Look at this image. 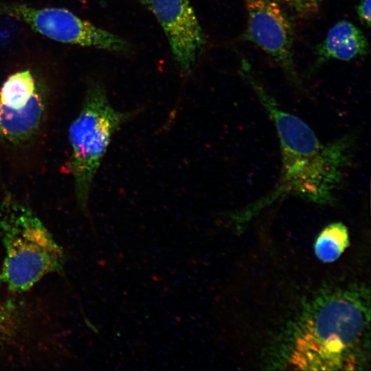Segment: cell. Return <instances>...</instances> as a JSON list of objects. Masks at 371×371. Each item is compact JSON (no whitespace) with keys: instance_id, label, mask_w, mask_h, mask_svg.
<instances>
[{"instance_id":"6","label":"cell","mask_w":371,"mask_h":371,"mask_svg":"<svg viewBox=\"0 0 371 371\" xmlns=\"http://www.w3.org/2000/svg\"><path fill=\"white\" fill-rule=\"evenodd\" d=\"M0 14L21 21L52 40L110 52H124L127 43L61 8H34L16 3H0Z\"/></svg>"},{"instance_id":"4","label":"cell","mask_w":371,"mask_h":371,"mask_svg":"<svg viewBox=\"0 0 371 371\" xmlns=\"http://www.w3.org/2000/svg\"><path fill=\"white\" fill-rule=\"evenodd\" d=\"M0 232L5 249L1 282L16 293L57 271L63 253L35 212L12 192L0 195Z\"/></svg>"},{"instance_id":"12","label":"cell","mask_w":371,"mask_h":371,"mask_svg":"<svg viewBox=\"0 0 371 371\" xmlns=\"http://www.w3.org/2000/svg\"><path fill=\"white\" fill-rule=\"evenodd\" d=\"M370 0H359L356 11L360 21L367 27L370 26Z\"/></svg>"},{"instance_id":"8","label":"cell","mask_w":371,"mask_h":371,"mask_svg":"<svg viewBox=\"0 0 371 371\" xmlns=\"http://www.w3.org/2000/svg\"><path fill=\"white\" fill-rule=\"evenodd\" d=\"M161 25L173 58L183 74L191 71L205 38L189 0H142Z\"/></svg>"},{"instance_id":"13","label":"cell","mask_w":371,"mask_h":371,"mask_svg":"<svg viewBox=\"0 0 371 371\" xmlns=\"http://www.w3.org/2000/svg\"><path fill=\"white\" fill-rule=\"evenodd\" d=\"M1 315H0V326H1Z\"/></svg>"},{"instance_id":"3","label":"cell","mask_w":371,"mask_h":371,"mask_svg":"<svg viewBox=\"0 0 371 371\" xmlns=\"http://www.w3.org/2000/svg\"><path fill=\"white\" fill-rule=\"evenodd\" d=\"M58 109L54 89L30 69L14 72L3 82L0 160L14 175L29 177L45 170Z\"/></svg>"},{"instance_id":"11","label":"cell","mask_w":371,"mask_h":371,"mask_svg":"<svg viewBox=\"0 0 371 371\" xmlns=\"http://www.w3.org/2000/svg\"><path fill=\"white\" fill-rule=\"evenodd\" d=\"M297 17L307 18L317 14L323 0H282Z\"/></svg>"},{"instance_id":"1","label":"cell","mask_w":371,"mask_h":371,"mask_svg":"<svg viewBox=\"0 0 371 371\" xmlns=\"http://www.w3.org/2000/svg\"><path fill=\"white\" fill-rule=\"evenodd\" d=\"M240 74L256 92L278 132L282 153L281 177L267 196L233 214L238 225L248 221L264 207L287 195L315 203L335 201L334 192L350 159L352 139L349 137L324 144L300 118L280 109L254 76L250 65Z\"/></svg>"},{"instance_id":"10","label":"cell","mask_w":371,"mask_h":371,"mask_svg":"<svg viewBox=\"0 0 371 371\" xmlns=\"http://www.w3.org/2000/svg\"><path fill=\"white\" fill-rule=\"evenodd\" d=\"M349 246L347 227L341 223H335L326 227L317 236L314 251L316 256L324 262L336 260Z\"/></svg>"},{"instance_id":"2","label":"cell","mask_w":371,"mask_h":371,"mask_svg":"<svg viewBox=\"0 0 371 371\" xmlns=\"http://www.w3.org/2000/svg\"><path fill=\"white\" fill-rule=\"evenodd\" d=\"M369 300L357 289L317 295L289 327L280 356L301 370H357L369 348Z\"/></svg>"},{"instance_id":"9","label":"cell","mask_w":371,"mask_h":371,"mask_svg":"<svg viewBox=\"0 0 371 371\" xmlns=\"http://www.w3.org/2000/svg\"><path fill=\"white\" fill-rule=\"evenodd\" d=\"M370 52L367 37L361 29L347 20H341L328 31L315 51V65L330 60L350 61L363 58Z\"/></svg>"},{"instance_id":"5","label":"cell","mask_w":371,"mask_h":371,"mask_svg":"<svg viewBox=\"0 0 371 371\" xmlns=\"http://www.w3.org/2000/svg\"><path fill=\"white\" fill-rule=\"evenodd\" d=\"M132 116L111 104L106 89L97 82L87 87L80 109L68 128L69 155L66 162L76 202L88 208L95 177L113 135Z\"/></svg>"},{"instance_id":"7","label":"cell","mask_w":371,"mask_h":371,"mask_svg":"<svg viewBox=\"0 0 371 371\" xmlns=\"http://www.w3.org/2000/svg\"><path fill=\"white\" fill-rule=\"evenodd\" d=\"M247 25L243 38L252 43L280 67L293 83L300 84L293 58L294 29L276 0H243Z\"/></svg>"}]
</instances>
